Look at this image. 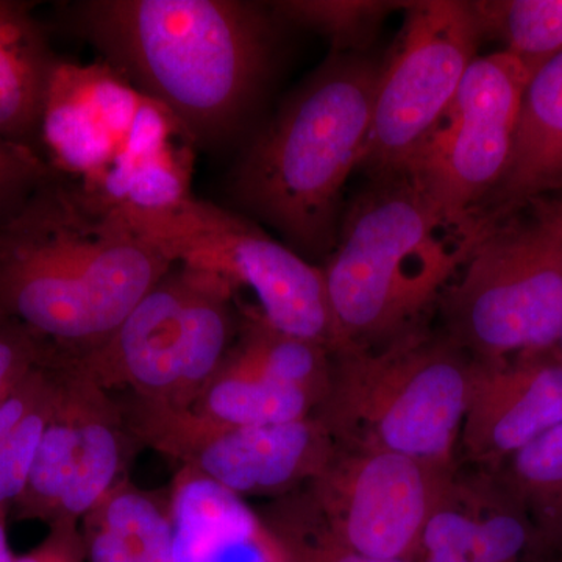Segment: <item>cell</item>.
Listing matches in <instances>:
<instances>
[{"label":"cell","mask_w":562,"mask_h":562,"mask_svg":"<svg viewBox=\"0 0 562 562\" xmlns=\"http://www.w3.org/2000/svg\"><path fill=\"white\" fill-rule=\"evenodd\" d=\"M47 528L43 541L27 553L16 554L13 562H87L80 522L61 519Z\"/></svg>","instance_id":"obj_30"},{"label":"cell","mask_w":562,"mask_h":562,"mask_svg":"<svg viewBox=\"0 0 562 562\" xmlns=\"http://www.w3.org/2000/svg\"><path fill=\"white\" fill-rule=\"evenodd\" d=\"M405 24L384 60L360 166L369 179L402 172L453 101L476 58L482 29L473 2H405Z\"/></svg>","instance_id":"obj_11"},{"label":"cell","mask_w":562,"mask_h":562,"mask_svg":"<svg viewBox=\"0 0 562 562\" xmlns=\"http://www.w3.org/2000/svg\"><path fill=\"white\" fill-rule=\"evenodd\" d=\"M10 512L0 508V562H13L16 554L13 553L9 539V519Z\"/></svg>","instance_id":"obj_32"},{"label":"cell","mask_w":562,"mask_h":562,"mask_svg":"<svg viewBox=\"0 0 562 562\" xmlns=\"http://www.w3.org/2000/svg\"><path fill=\"white\" fill-rule=\"evenodd\" d=\"M57 351L0 397V508L10 514L27 486L49 422L57 391Z\"/></svg>","instance_id":"obj_22"},{"label":"cell","mask_w":562,"mask_h":562,"mask_svg":"<svg viewBox=\"0 0 562 562\" xmlns=\"http://www.w3.org/2000/svg\"><path fill=\"white\" fill-rule=\"evenodd\" d=\"M87 562H173L169 491L132 479L117 484L80 520Z\"/></svg>","instance_id":"obj_20"},{"label":"cell","mask_w":562,"mask_h":562,"mask_svg":"<svg viewBox=\"0 0 562 562\" xmlns=\"http://www.w3.org/2000/svg\"><path fill=\"white\" fill-rule=\"evenodd\" d=\"M536 220L542 222L562 244V195H549V198L536 199L527 206Z\"/></svg>","instance_id":"obj_31"},{"label":"cell","mask_w":562,"mask_h":562,"mask_svg":"<svg viewBox=\"0 0 562 562\" xmlns=\"http://www.w3.org/2000/svg\"><path fill=\"white\" fill-rule=\"evenodd\" d=\"M241 327L222 366L266 382L310 392L319 405L330 375L331 351L321 344L272 328L241 301Z\"/></svg>","instance_id":"obj_21"},{"label":"cell","mask_w":562,"mask_h":562,"mask_svg":"<svg viewBox=\"0 0 562 562\" xmlns=\"http://www.w3.org/2000/svg\"><path fill=\"white\" fill-rule=\"evenodd\" d=\"M558 361L562 362V325L560 330V336H558V341L554 344L553 350L550 351Z\"/></svg>","instance_id":"obj_33"},{"label":"cell","mask_w":562,"mask_h":562,"mask_svg":"<svg viewBox=\"0 0 562 562\" xmlns=\"http://www.w3.org/2000/svg\"><path fill=\"white\" fill-rule=\"evenodd\" d=\"M55 351L57 347L31 328L0 314V397Z\"/></svg>","instance_id":"obj_29"},{"label":"cell","mask_w":562,"mask_h":562,"mask_svg":"<svg viewBox=\"0 0 562 562\" xmlns=\"http://www.w3.org/2000/svg\"><path fill=\"white\" fill-rule=\"evenodd\" d=\"M405 2L387 0H281L271 3L280 22L319 33L330 41L331 54H366L384 20Z\"/></svg>","instance_id":"obj_26"},{"label":"cell","mask_w":562,"mask_h":562,"mask_svg":"<svg viewBox=\"0 0 562 562\" xmlns=\"http://www.w3.org/2000/svg\"><path fill=\"white\" fill-rule=\"evenodd\" d=\"M535 72L505 50L476 57L453 101L403 169L450 216H473L501 180Z\"/></svg>","instance_id":"obj_13"},{"label":"cell","mask_w":562,"mask_h":562,"mask_svg":"<svg viewBox=\"0 0 562 562\" xmlns=\"http://www.w3.org/2000/svg\"><path fill=\"white\" fill-rule=\"evenodd\" d=\"M450 471L386 450L336 446L325 471L303 492L344 546L413 561L439 484Z\"/></svg>","instance_id":"obj_14"},{"label":"cell","mask_w":562,"mask_h":562,"mask_svg":"<svg viewBox=\"0 0 562 562\" xmlns=\"http://www.w3.org/2000/svg\"><path fill=\"white\" fill-rule=\"evenodd\" d=\"M173 562H297L249 502L179 468L168 487Z\"/></svg>","instance_id":"obj_17"},{"label":"cell","mask_w":562,"mask_h":562,"mask_svg":"<svg viewBox=\"0 0 562 562\" xmlns=\"http://www.w3.org/2000/svg\"><path fill=\"white\" fill-rule=\"evenodd\" d=\"M122 211L173 262L217 273L241 297L249 291L251 306L276 330L338 347L324 269L257 222L194 195L171 209Z\"/></svg>","instance_id":"obj_9"},{"label":"cell","mask_w":562,"mask_h":562,"mask_svg":"<svg viewBox=\"0 0 562 562\" xmlns=\"http://www.w3.org/2000/svg\"><path fill=\"white\" fill-rule=\"evenodd\" d=\"M241 301L217 273L176 261L109 338L70 357L105 390L191 408L238 338Z\"/></svg>","instance_id":"obj_7"},{"label":"cell","mask_w":562,"mask_h":562,"mask_svg":"<svg viewBox=\"0 0 562 562\" xmlns=\"http://www.w3.org/2000/svg\"><path fill=\"white\" fill-rule=\"evenodd\" d=\"M483 38L538 70L562 52V0H483L473 2Z\"/></svg>","instance_id":"obj_25"},{"label":"cell","mask_w":562,"mask_h":562,"mask_svg":"<svg viewBox=\"0 0 562 562\" xmlns=\"http://www.w3.org/2000/svg\"><path fill=\"white\" fill-rule=\"evenodd\" d=\"M143 449H151L225 491L279 501L314 482L336 450L316 417L286 424L239 427L114 392Z\"/></svg>","instance_id":"obj_10"},{"label":"cell","mask_w":562,"mask_h":562,"mask_svg":"<svg viewBox=\"0 0 562 562\" xmlns=\"http://www.w3.org/2000/svg\"><path fill=\"white\" fill-rule=\"evenodd\" d=\"M562 191V52L532 74L525 90L512 157L501 180L473 210L492 228L532 201Z\"/></svg>","instance_id":"obj_18"},{"label":"cell","mask_w":562,"mask_h":562,"mask_svg":"<svg viewBox=\"0 0 562 562\" xmlns=\"http://www.w3.org/2000/svg\"><path fill=\"white\" fill-rule=\"evenodd\" d=\"M55 20L168 110L198 149L249 117L280 22L271 7L241 0H80L60 3Z\"/></svg>","instance_id":"obj_1"},{"label":"cell","mask_w":562,"mask_h":562,"mask_svg":"<svg viewBox=\"0 0 562 562\" xmlns=\"http://www.w3.org/2000/svg\"><path fill=\"white\" fill-rule=\"evenodd\" d=\"M473 358L422 327L379 349L331 351L313 416L336 446L406 454L439 471L458 464Z\"/></svg>","instance_id":"obj_6"},{"label":"cell","mask_w":562,"mask_h":562,"mask_svg":"<svg viewBox=\"0 0 562 562\" xmlns=\"http://www.w3.org/2000/svg\"><path fill=\"white\" fill-rule=\"evenodd\" d=\"M172 265L124 211L54 172L0 227V314L79 357Z\"/></svg>","instance_id":"obj_2"},{"label":"cell","mask_w":562,"mask_h":562,"mask_svg":"<svg viewBox=\"0 0 562 562\" xmlns=\"http://www.w3.org/2000/svg\"><path fill=\"white\" fill-rule=\"evenodd\" d=\"M260 513L297 562H413L371 557L344 546L321 522L303 487Z\"/></svg>","instance_id":"obj_27"},{"label":"cell","mask_w":562,"mask_h":562,"mask_svg":"<svg viewBox=\"0 0 562 562\" xmlns=\"http://www.w3.org/2000/svg\"><path fill=\"white\" fill-rule=\"evenodd\" d=\"M54 406L27 486L11 508L16 520L50 525L77 520L117 484L132 479L143 446L116 394L95 382L68 353L55 357Z\"/></svg>","instance_id":"obj_12"},{"label":"cell","mask_w":562,"mask_h":562,"mask_svg":"<svg viewBox=\"0 0 562 562\" xmlns=\"http://www.w3.org/2000/svg\"><path fill=\"white\" fill-rule=\"evenodd\" d=\"M40 143L52 171L103 205L158 211L192 195L190 135L101 60L55 63Z\"/></svg>","instance_id":"obj_5"},{"label":"cell","mask_w":562,"mask_h":562,"mask_svg":"<svg viewBox=\"0 0 562 562\" xmlns=\"http://www.w3.org/2000/svg\"><path fill=\"white\" fill-rule=\"evenodd\" d=\"M58 58L35 3L0 0V139L40 157L44 95Z\"/></svg>","instance_id":"obj_19"},{"label":"cell","mask_w":562,"mask_h":562,"mask_svg":"<svg viewBox=\"0 0 562 562\" xmlns=\"http://www.w3.org/2000/svg\"><path fill=\"white\" fill-rule=\"evenodd\" d=\"M317 401L310 392L266 382L221 366L192 412L221 424L239 427L286 424L313 416Z\"/></svg>","instance_id":"obj_24"},{"label":"cell","mask_w":562,"mask_h":562,"mask_svg":"<svg viewBox=\"0 0 562 562\" xmlns=\"http://www.w3.org/2000/svg\"><path fill=\"white\" fill-rule=\"evenodd\" d=\"M562 424V362L552 353L473 362L458 461L494 469Z\"/></svg>","instance_id":"obj_15"},{"label":"cell","mask_w":562,"mask_h":562,"mask_svg":"<svg viewBox=\"0 0 562 562\" xmlns=\"http://www.w3.org/2000/svg\"><path fill=\"white\" fill-rule=\"evenodd\" d=\"M413 562H552L525 514L484 469L443 476Z\"/></svg>","instance_id":"obj_16"},{"label":"cell","mask_w":562,"mask_h":562,"mask_svg":"<svg viewBox=\"0 0 562 562\" xmlns=\"http://www.w3.org/2000/svg\"><path fill=\"white\" fill-rule=\"evenodd\" d=\"M525 514L552 562H562V424L484 469Z\"/></svg>","instance_id":"obj_23"},{"label":"cell","mask_w":562,"mask_h":562,"mask_svg":"<svg viewBox=\"0 0 562 562\" xmlns=\"http://www.w3.org/2000/svg\"><path fill=\"white\" fill-rule=\"evenodd\" d=\"M487 232L475 216L439 209L409 173L369 180L322 266L336 349H379L425 327V314Z\"/></svg>","instance_id":"obj_4"},{"label":"cell","mask_w":562,"mask_h":562,"mask_svg":"<svg viewBox=\"0 0 562 562\" xmlns=\"http://www.w3.org/2000/svg\"><path fill=\"white\" fill-rule=\"evenodd\" d=\"M52 176L54 171L36 151L0 139V227Z\"/></svg>","instance_id":"obj_28"},{"label":"cell","mask_w":562,"mask_h":562,"mask_svg":"<svg viewBox=\"0 0 562 562\" xmlns=\"http://www.w3.org/2000/svg\"><path fill=\"white\" fill-rule=\"evenodd\" d=\"M384 60L331 54L255 136L228 180L235 211L308 261L338 244L342 190L360 166Z\"/></svg>","instance_id":"obj_3"},{"label":"cell","mask_w":562,"mask_h":562,"mask_svg":"<svg viewBox=\"0 0 562 562\" xmlns=\"http://www.w3.org/2000/svg\"><path fill=\"white\" fill-rule=\"evenodd\" d=\"M443 333L475 361L550 353L562 325V244L530 213L492 227L442 292Z\"/></svg>","instance_id":"obj_8"}]
</instances>
